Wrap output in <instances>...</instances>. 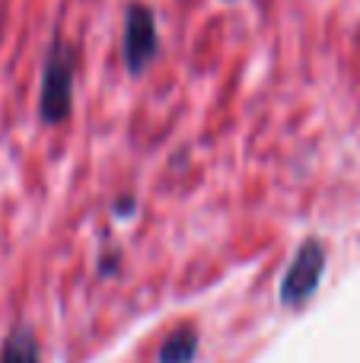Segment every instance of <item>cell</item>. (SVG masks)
I'll return each mask as SVG.
<instances>
[{"label": "cell", "instance_id": "4", "mask_svg": "<svg viewBox=\"0 0 360 363\" xmlns=\"http://www.w3.org/2000/svg\"><path fill=\"white\" fill-rule=\"evenodd\" d=\"M198 354V328L182 325L163 341L159 347V363H191Z\"/></svg>", "mask_w": 360, "mask_h": 363}, {"label": "cell", "instance_id": "5", "mask_svg": "<svg viewBox=\"0 0 360 363\" xmlns=\"http://www.w3.org/2000/svg\"><path fill=\"white\" fill-rule=\"evenodd\" d=\"M0 363H38V341L32 338V332H13L0 351Z\"/></svg>", "mask_w": 360, "mask_h": 363}, {"label": "cell", "instance_id": "6", "mask_svg": "<svg viewBox=\"0 0 360 363\" xmlns=\"http://www.w3.org/2000/svg\"><path fill=\"white\" fill-rule=\"evenodd\" d=\"M131 211H134V201L131 198H121V204L115 207V213H118V217H128Z\"/></svg>", "mask_w": 360, "mask_h": 363}, {"label": "cell", "instance_id": "1", "mask_svg": "<svg viewBox=\"0 0 360 363\" xmlns=\"http://www.w3.org/2000/svg\"><path fill=\"white\" fill-rule=\"evenodd\" d=\"M74 70L77 55L70 45L55 42L45 57L42 70V96H38V115L45 125H61L74 106Z\"/></svg>", "mask_w": 360, "mask_h": 363}, {"label": "cell", "instance_id": "2", "mask_svg": "<svg viewBox=\"0 0 360 363\" xmlns=\"http://www.w3.org/2000/svg\"><path fill=\"white\" fill-rule=\"evenodd\" d=\"M157 16L150 6L131 4L125 10V32H121V55H125V67L131 77L144 74L150 61L157 57Z\"/></svg>", "mask_w": 360, "mask_h": 363}, {"label": "cell", "instance_id": "3", "mask_svg": "<svg viewBox=\"0 0 360 363\" xmlns=\"http://www.w3.org/2000/svg\"><path fill=\"white\" fill-rule=\"evenodd\" d=\"M325 274V245L319 239H306L297 249L284 281H281V303L284 306H303L316 294L319 281Z\"/></svg>", "mask_w": 360, "mask_h": 363}]
</instances>
